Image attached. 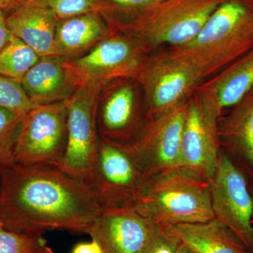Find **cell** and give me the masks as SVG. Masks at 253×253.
<instances>
[{
  "label": "cell",
  "mask_w": 253,
  "mask_h": 253,
  "mask_svg": "<svg viewBox=\"0 0 253 253\" xmlns=\"http://www.w3.org/2000/svg\"><path fill=\"white\" fill-rule=\"evenodd\" d=\"M102 211L85 181L56 166L14 163L0 171V223L7 230L87 233Z\"/></svg>",
  "instance_id": "6da1fadb"
},
{
  "label": "cell",
  "mask_w": 253,
  "mask_h": 253,
  "mask_svg": "<svg viewBox=\"0 0 253 253\" xmlns=\"http://www.w3.org/2000/svg\"><path fill=\"white\" fill-rule=\"evenodd\" d=\"M252 48L253 0H224L194 39L168 49L205 81Z\"/></svg>",
  "instance_id": "7a4b0ae2"
},
{
  "label": "cell",
  "mask_w": 253,
  "mask_h": 253,
  "mask_svg": "<svg viewBox=\"0 0 253 253\" xmlns=\"http://www.w3.org/2000/svg\"><path fill=\"white\" fill-rule=\"evenodd\" d=\"M223 1L158 0L131 17L106 19L149 54L159 46H180L194 39Z\"/></svg>",
  "instance_id": "3957f363"
},
{
  "label": "cell",
  "mask_w": 253,
  "mask_h": 253,
  "mask_svg": "<svg viewBox=\"0 0 253 253\" xmlns=\"http://www.w3.org/2000/svg\"><path fill=\"white\" fill-rule=\"evenodd\" d=\"M136 206L156 224L202 223L214 217L209 181L179 169L149 181Z\"/></svg>",
  "instance_id": "277c9868"
},
{
  "label": "cell",
  "mask_w": 253,
  "mask_h": 253,
  "mask_svg": "<svg viewBox=\"0 0 253 253\" xmlns=\"http://www.w3.org/2000/svg\"><path fill=\"white\" fill-rule=\"evenodd\" d=\"M148 54L136 42L113 29L112 34L83 56L65 60L76 89L102 91L119 79H134Z\"/></svg>",
  "instance_id": "5b68a950"
},
{
  "label": "cell",
  "mask_w": 253,
  "mask_h": 253,
  "mask_svg": "<svg viewBox=\"0 0 253 253\" xmlns=\"http://www.w3.org/2000/svg\"><path fill=\"white\" fill-rule=\"evenodd\" d=\"M148 177L129 150L100 139L86 183L102 209H112L139 204L149 184Z\"/></svg>",
  "instance_id": "8992f818"
},
{
  "label": "cell",
  "mask_w": 253,
  "mask_h": 253,
  "mask_svg": "<svg viewBox=\"0 0 253 253\" xmlns=\"http://www.w3.org/2000/svg\"><path fill=\"white\" fill-rule=\"evenodd\" d=\"M67 100L37 105L23 115L15 142V162L27 166L59 164L67 147Z\"/></svg>",
  "instance_id": "52a82bcc"
},
{
  "label": "cell",
  "mask_w": 253,
  "mask_h": 253,
  "mask_svg": "<svg viewBox=\"0 0 253 253\" xmlns=\"http://www.w3.org/2000/svg\"><path fill=\"white\" fill-rule=\"evenodd\" d=\"M134 81L144 91L152 118L186 101L204 82L189 63L169 49L148 54Z\"/></svg>",
  "instance_id": "ba28073f"
},
{
  "label": "cell",
  "mask_w": 253,
  "mask_h": 253,
  "mask_svg": "<svg viewBox=\"0 0 253 253\" xmlns=\"http://www.w3.org/2000/svg\"><path fill=\"white\" fill-rule=\"evenodd\" d=\"M101 93L80 88L67 100V147L56 167L86 182L99 149L96 110Z\"/></svg>",
  "instance_id": "9c48e42d"
},
{
  "label": "cell",
  "mask_w": 253,
  "mask_h": 253,
  "mask_svg": "<svg viewBox=\"0 0 253 253\" xmlns=\"http://www.w3.org/2000/svg\"><path fill=\"white\" fill-rule=\"evenodd\" d=\"M188 101L154 116L129 149L148 176L179 169Z\"/></svg>",
  "instance_id": "30bf717a"
},
{
  "label": "cell",
  "mask_w": 253,
  "mask_h": 253,
  "mask_svg": "<svg viewBox=\"0 0 253 253\" xmlns=\"http://www.w3.org/2000/svg\"><path fill=\"white\" fill-rule=\"evenodd\" d=\"M209 183L214 217L253 250V199L244 176L222 155Z\"/></svg>",
  "instance_id": "8fae6325"
},
{
  "label": "cell",
  "mask_w": 253,
  "mask_h": 253,
  "mask_svg": "<svg viewBox=\"0 0 253 253\" xmlns=\"http://www.w3.org/2000/svg\"><path fill=\"white\" fill-rule=\"evenodd\" d=\"M101 91L96 110L100 139L124 149L135 144L144 127L134 79H119Z\"/></svg>",
  "instance_id": "7c38bea8"
},
{
  "label": "cell",
  "mask_w": 253,
  "mask_h": 253,
  "mask_svg": "<svg viewBox=\"0 0 253 253\" xmlns=\"http://www.w3.org/2000/svg\"><path fill=\"white\" fill-rule=\"evenodd\" d=\"M188 101L181 150V169L210 181L219 161L217 119L205 109L194 93Z\"/></svg>",
  "instance_id": "4fadbf2b"
},
{
  "label": "cell",
  "mask_w": 253,
  "mask_h": 253,
  "mask_svg": "<svg viewBox=\"0 0 253 253\" xmlns=\"http://www.w3.org/2000/svg\"><path fill=\"white\" fill-rule=\"evenodd\" d=\"M156 226L135 205L103 209L86 234L101 244L105 253H143Z\"/></svg>",
  "instance_id": "5bb4252c"
},
{
  "label": "cell",
  "mask_w": 253,
  "mask_h": 253,
  "mask_svg": "<svg viewBox=\"0 0 253 253\" xmlns=\"http://www.w3.org/2000/svg\"><path fill=\"white\" fill-rule=\"evenodd\" d=\"M253 86V48L203 82L195 90L205 109L218 120L224 109L239 101Z\"/></svg>",
  "instance_id": "9a60e30c"
},
{
  "label": "cell",
  "mask_w": 253,
  "mask_h": 253,
  "mask_svg": "<svg viewBox=\"0 0 253 253\" xmlns=\"http://www.w3.org/2000/svg\"><path fill=\"white\" fill-rule=\"evenodd\" d=\"M113 32L104 15L99 12L60 20L55 34L56 54L65 60L76 59L94 48Z\"/></svg>",
  "instance_id": "2e32d148"
},
{
  "label": "cell",
  "mask_w": 253,
  "mask_h": 253,
  "mask_svg": "<svg viewBox=\"0 0 253 253\" xmlns=\"http://www.w3.org/2000/svg\"><path fill=\"white\" fill-rule=\"evenodd\" d=\"M58 21L47 8L29 1L6 16L11 33L34 50L41 58L57 56L55 34Z\"/></svg>",
  "instance_id": "e0dca14e"
},
{
  "label": "cell",
  "mask_w": 253,
  "mask_h": 253,
  "mask_svg": "<svg viewBox=\"0 0 253 253\" xmlns=\"http://www.w3.org/2000/svg\"><path fill=\"white\" fill-rule=\"evenodd\" d=\"M32 102L44 105L62 102L76 92L65 59L59 56L42 57L21 82Z\"/></svg>",
  "instance_id": "ac0fdd59"
},
{
  "label": "cell",
  "mask_w": 253,
  "mask_h": 253,
  "mask_svg": "<svg viewBox=\"0 0 253 253\" xmlns=\"http://www.w3.org/2000/svg\"><path fill=\"white\" fill-rule=\"evenodd\" d=\"M169 226L181 244L195 253H249L242 241L215 217Z\"/></svg>",
  "instance_id": "d6986e66"
},
{
  "label": "cell",
  "mask_w": 253,
  "mask_h": 253,
  "mask_svg": "<svg viewBox=\"0 0 253 253\" xmlns=\"http://www.w3.org/2000/svg\"><path fill=\"white\" fill-rule=\"evenodd\" d=\"M217 126L218 135L253 169V86Z\"/></svg>",
  "instance_id": "ffe728a7"
},
{
  "label": "cell",
  "mask_w": 253,
  "mask_h": 253,
  "mask_svg": "<svg viewBox=\"0 0 253 253\" xmlns=\"http://www.w3.org/2000/svg\"><path fill=\"white\" fill-rule=\"evenodd\" d=\"M40 59L34 50L12 34L0 51V75L21 83Z\"/></svg>",
  "instance_id": "44dd1931"
},
{
  "label": "cell",
  "mask_w": 253,
  "mask_h": 253,
  "mask_svg": "<svg viewBox=\"0 0 253 253\" xmlns=\"http://www.w3.org/2000/svg\"><path fill=\"white\" fill-rule=\"evenodd\" d=\"M23 115L0 108V171L16 163L15 142Z\"/></svg>",
  "instance_id": "7402d4cb"
},
{
  "label": "cell",
  "mask_w": 253,
  "mask_h": 253,
  "mask_svg": "<svg viewBox=\"0 0 253 253\" xmlns=\"http://www.w3.org/2000/svg\"><path fill=\"white\" fill-rule=\"evenodd\" d=\"M49 9L58 21L86 13L104 14L101 0H28Z\"/></svg>",
  "instance_id": "603a6c76"
},
{
  "label": "cell",
  "mask_w": 253,
  "mask_h": 253,
  "mask_svg": "<svg viewBox=\"0 0 253 253\" xmlns=\"http://www.w3.org/2000/svg\"><path fill=\"white\" fill-rule=\"evenodd\" d=\"M36 106L26 94L21 83L0 75V108L25 114Z\"/></svg>",
  "instance_id": "cb8c5ba5"
},
{
  "label": "cell",
  "mask_w": 253,
  "mask_h": 253,
  "mask_svg": "<svg viewBox=\"0 0 253 253\" xmlns=\"http://www.w3.org/2000/svg\"><path fill=\"white\" fill-rule=\"evenodd\" d=\"M44 242L41 236L7 230L0 224V253H25Z\"/></svg>",
  "instance_id": "d4e9b609"
},
{
  "label": "cell",
  "mask_w": 253,
  "mask_h": 253,
  "mask_svg": "<svg viewBox=\"0 0 253 253\" xmlns=\"http://www.w3.org/2000/svg\"><path fill=\"white\" fill-rule=\"evenodd\" d=\"M158 0H101L106 17L124 19L149 7Z\"/></svg>",
  "instance_id": "484cf974"
},
{
  "label": "cell",
  "mask_w": 253,
  "mask_h": 253,
  "mask_svg": "<svg viewBox=\"0 0 253 253\" xmlns=\"http://www.w3.org/2000/svg\"><path fill=\"white\" fill-rule=\"evenodd\" d=\"M181 243L170 226L157 224L143 253H176Z\"/></svg>",
  "instance_id": "4316f807"
},
{
  "label": "cell",
  "mask_w": 253,
  "mask_h": 253,
  "mask_svg": "<svg viewBox=\"0 0 253 253\" xmlns=\"http://www.w3.org/2000/svg\"><path fill=\"white\" fill-rule=\"evenodd\" d=\"M71 253H105L102 246L96 240L90 242L80 243L73 248Z\"/></svg>",
  "instance_id": "83f0119b"
},
{
  "label": "cell",
  "mask_w": 253,
  "mask_h": 253,
  "mask_svg": "<svg viewBox=\"0 0 253 253\" xmlns=\"http://www.w3.org/2000/svg\"><path fill=\"white\" fill-rule=\"evenodd\" d=\"M11 33L6 22V16L4 13H0V51L7 44L11 39Z\"/></svg>",
  "instance_id": "f1b7e54d"
},
{
  "label": "cell",
  "mask_w": 253,
  "mask_h": 253,
  "mask_svg": "<svg viewBox=\"0 0 253 253\" xmlns=\"http://www.w3.org/2000/svg\"><path fill=\"white\" fill-rule=\"evenodd\" d=\"M28 0H9V6H8L7 11H14L16 8L21 6L23 3L26 2Z\"/></svg>",
  "instance_id": "f546056e"
},
{
  "label": "cell",
  "mask_w": 253,
  "mask_h": 253,
  "mask_svg": "<svg viewBox=\"0 0 253 253\" xmlns=\"http://www.w3.org/2000/svg\"><path fill=\"white\" fill-rule=\"evenodd\" d=\"M9 6V0H0V13H4L7 11Z\"/></svg>",
  "instance_id": "4dcf8cb0"
},
{
  "label": "cell",
  "mask_w": 253,
  "mask_h": 253,
  "mask_svg": "<svg viewBox=\"0 0 253 253\" xmlns=\"http://www.w3.org/2000/svg\"><path fill=\"white\" fill-rule=\"evenodd\" d=\"M176 253H195L194 251L190 250L189 248L186 247V246H184L182 244H181L180 246H179V249H178L177 251H176Z\"/></svg>",
  "instance_id": "1f68e13d"
},
{
  "label": "cell",
  "mask_w": 253,
  "mask_h": 253,
  "mask_svg": "<svg viewBox=\"0 0 253 253\" xmlns=\"http://www.w3.org/2000/svg\"><path fill=\"white\" fill-rule=\"evenodd\" d=\"M40 253H55L54 251H52L50 248L46 246V245L44 244V246L42 247L41 251H40Z\"/></svg>",
  "instance_id": "d6a6232c"
},
{
  "label": "cell",
  "mask_w": 253,
  "mask_h": 253,
  "mask_svg": "<svg viewBox=\"0 0 253 253\" xmlns=\"http://www.w3.org/2000/svg\"><path fill=\"white\" fill-rule=\"evenodd\" d=\"M44 244V242L43 243V244H42L40 245V246H38V247H36V249L31 250V251H28V252L25 253H40V251H41V250L42 249V247Z\"/></svg>",
  "instance_id": "836d02e7"
},
{
  "label": "cell",
  "mask_w": 253,
  "mask_h": 253,
  "mask_svg": "<svg viewBox=\"0 0 253 253\" xmlns=\"http://www.w3.org/2000/svg\"><path fill=\"white\" fill-rule=\"evenodd\" d=\"M0 224H1V223H0Z\"/></svg>",
  "instance_id": "e575fe53"
}]
</instances>
